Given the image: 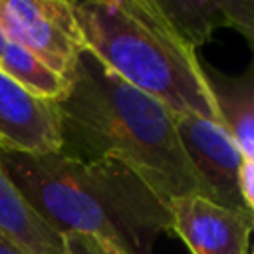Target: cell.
<instances>
[{
    "label": "cell",
    "instance_id": "obj_3",
    "mask_svg": "<svg viewBox=\"0 0 254 254\" xmlns=\"http://www.w3.org/2000/svg\"><path fill=\"white\" fill-rule=\"evenodd\" d=\"M85 44L107 69L173 115H198L220 125L202 67L153 0L73 2Z\"/></svg>",
    "mask_w": 254,
    "mask_h": 254
},
{
    "label": "cell",
    "instance_id": "obj_12",
    "mask_svg": "<svg viewBox=\"0 0 254 254\" xmlns=\"http://www.w3.org/2000/svg\"><path fill=\"white\" fill-rule=\"evenodd\" d=\"M64 238V252L65 254H127L119 246L111 244L105 238L79 234V232H67Z\"/></svg>",
    "mask_w": 254,
    "mask_h": 254
},
{
    "label": "cell",
    "instance_id": "obj_4",
    "mask_svg": "<svg viewBox=\"0 0 254 254\" xmlns=\"http://www.w3.org/2000/svg\"><path fill=\"white\" fill-rule=\"evenodd\" d=\"M0 26L10 40L69 81L75 62L85 50L73 2L0 0Z\"/></svg>",
    "mask_w": 254,
    "mask_h": 254
},
{
    "label": "cell",
    "instance_id": "obj_8",
    "mask_svg": "<svg viewBox=\"0 0 254 254\" xmlns=\"http://www.w3.org/2000/svg\"><path fill=\"white\" fill-rule=\"evenodd\" d=\"M175 34L192 50L216 28H234L254 44V0H153Z\"/></svg>",
    "mask_w": 254,
    "mask_h": 254
},
{
    "label": "cell",
    "instance_id": "obj_13",
    "mask_svg": "<svg viewBox=\"0 0 254 254\" xmlns=\"http://www.w3.org/2000/svg\"><path fill=\"white\" fill-rule=\"evenodd\" d=\"M238 190L244 204L254 212V161L244 159L238 173Z\"/></svg>",
    "mask_w": 254,
    "mask_h": 254
},
{
    "label": "cell",
    "instance_id": "obj_6",
    "mask_svg": "<svg viewBox=\"0 0 254 254\" xmlns=\"http://www.w3.org/2000/svg\"><path fill=\"white\" fill-rule=\"evenodd\" d=\"M171 232L190 254H248L254 212L232 210L202 194H183L167 202Z\"/></svg>",
    "mask_w": 254,
    "mask_h": 254
},
{
    "label": "cell",
    "instance_id": "obj_1",
    "mask_svg": "<svg viewBox=\"0 0 254 254\" xmlns=\"http://www.w3.org/2000/svg\"><path fill=\"white\" fill-rule=\"evenodd\" d=\"M60 155L75 161H119L135 171L165 202L206 190L175 129V115L135 89L83 50L69 87L56 101Z\"/></svg>",
    "mask_w": 254,
    "mask_h": 254
},
{
    "label": "cell",
    "instance_id": "obj_15",
    "mask_svg": "<svg viewBox=\"0 0 254 254\" xmlns=\"http://www.w3.org/2000/svg\"><path fill=\"white\" fill-rule=\"evenodd\" d=\"M4 42H6V34H4V30H2V26H0V50H2Z\"/></svg>",
    "mask_w": 254,
    "mask_h": 254
},
{
    "label": "cell",
    "instance_id": "obj_14",
    "mask_svg": "<svg viewBox=\"0 0 254 254\" xmlns=\"http://www.w3.org/2000/svg\"><path fill=\"white\" fill-rule=\"evenodd\" d=\"M0 254H24V250L14 240H10L8 234L0 230Z\"/></svg>",
    "mask_w": 254,
    "mask_h": 254
},
{
    "label": "cell",
    "instance_id": "obj_9",
    "mask_svg": "<svg viewBox=\"0 0 254 254\" xmlns=\"http://www.w3.org/2000/svg\"><path fill=\"white\" fill-rule=\"evenodd\" d=\"M202 75L212 95L220 127L232 137L244 159L254 161V73L248 67L242 75L230 77L202 65Z\"/></svg>",
    "mask_w": 254,
    "mask_h": 254
},
{
    "label": "cell",
    "instance_id": "obj_16",
    "mask_svg": "<svg viewBox=\"0 0 254 254\" xmlns=\"http://www.w3.org/2000/svg\"><path fill=\"white\" fill-rule=\"evenodd\" d=\"M248 254H250V252H248Z\"/></svg>",
    "mask_w": 254,
    "mask_h": 254
},
{
    "label": "cell",
    "instance_id": "obj_5",
    "mask_svg": "<svg viewBox=\"0 0 254 254\" xmlns=\"http://www.w3.org/2000/svg\"><path fill=\"white\" fill-rule=\"evenodd\" d=\"M175 129L183 151L206 190V198L232 210L252 212L238 190V173L244 155L232 137L218 123L190 113L175 115Z\"/></svg>",
    "mask_w": 254,
    "mask_h": 254
},
{
    "label": "cell",
    "instance_id": "obj_2",
    "mask_svg": "<svg viewBox=\"0 0 254 254\" xmlns=\"http://www.w3.org/2000/svg\"><path fill=\"white\" fill-rule=\"evenodd\" d=\"M0 165L38 216L62 236L79 232L105 238L127 254H153L159 234L171 232L167 202L119 161L0 149Z\"/></svg>",
    "mask_w": 254,
    "mask_h": 254
},
{
    "label": "cell",
    "instance_id": "obj_10",
    "mask_svg": "<svg viewBox=\"0 0 254 254\" xmlns=\"http://www.w3.org/2000/svg\"><path fill=\"white\" fill-rule=\"evenodd\" d=\"M0 230L14 240L24 254H65L64 238L48 226L28 204L0 165Z\"/></svg>",
    "mask_w": 254,
    "mask_h": 254
},
{
    "label": "cell",
    "instance_id": "obj_7",
    "mask_svg": "<svg viewBox=\"0 0 254 254\" xmlns=\"http://www.w3.org/2000/svg\"><path fill=\"white\" fill-rule=\"evenodd\" d=\"M60 143L56 101L30 93L0 69V149L48 155Z\"/></svg>",
    "mask_w": 254,
    "mask_h": 254
},
{
    "label": "cell",
    "instance_id": "obj_11",
    "mask_svg": "<svg viewBox=\"0 0 254 254\" xmlns=\"http://www.w3.org/2000/svg\"><path fill=\"white\" fill-rule=\"evenodd\" d=\"M0 69L30 93L52 101L62 99L69 87V81L65 77L52 71L32 52H28L8 36L0 50Z\"/></svg>",
    "mask_w": 254,
    "mask_h": 254
}]
</instances>
